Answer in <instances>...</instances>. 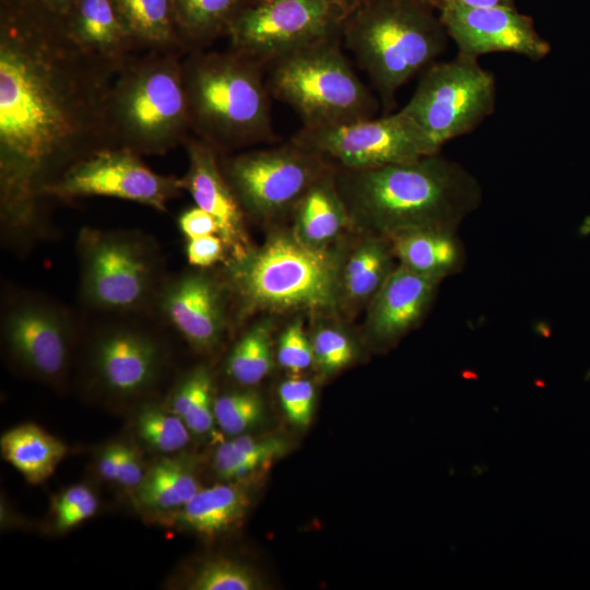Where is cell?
<instances>
[{
    "label": "cell",
    "mask_w": 590,
    "mask_h": 590,
    "mask_svg": "<svg viewBox=\"0 0 590 590\" xmlns=\"http://www.w3.org/2000/svg\"><path fill=\"white\" fill-rule=\"evenodd\" d=\"M496 83L476 59L433 62L400 109L424 133L436 153L448 141L474 130L495 109Z\"/></svg>",
    "instance_id": "cell-9"
},
{
    "label": "cell",
    "mask_w": 590,
    "mask_h": 590,
    "mask_svg": "<svg viewBox=\"0 0 590 590\" xmlns=\"http://www.w3.org/2000/svg\"><path fill=\"white\" fill-rule=\"evenodd\" d=\"M184 145L188 156L187 172L180 177L184 191L216 221L228 259L244 257L252 248L246 214L222 172L219 151L194 134Z\"/></svg>",
    "instance_id": "cell-18"
},
{
    "label": "cell",
    "mask_w": 590,
    "mask_h": 590,
    "mask_svg": "<svg viewBox=\"0 0 590 590\" xmlns=\"http://www.w3.org/2000/svg\"><path fill=\"white\" fill-rule=\"evenodd\" d=\"M310 341L314 363L326 373L340 370L354 358V345L340 329L320 327Z\"/></svg>",
    "instance_id": "cell-35"
},
{
    "label": "cell",
    "mask_w": 590,
    "mask_h": 590,
    "mask_svg": "<svg viewBox=\"0 0 590 590\" xmlns=\"http://www.w3.org/2000/svg\"><path fill=\"white\" fill-rule=\"evenodd\" d=\"M187 260L193 268L208 269L225 261L226 246L217 234L186 239Z\"/></svg>",
    "instance_id": "cell-38"
},
{
    "label": "cell",
    "mask_w": 590,
    "mask_h": 590,
    "mask_svg": "<svg viewBox=\"0 0 590 590\" xmlns=\"http://www.w3.org/2000/svg\"><path fill=\"white\" fill-rule=\"evenodd\" d=\"M355 0H255L231 23L229 49L262 64L340 36Z\"/></svg>",
    "instance_id": "cell-10"
},
{
    "label": "cell",
    "mask_w": 590,
    "mask_h": 590,
    "mask_svg": "<svg viewBox=\"0 0 590 590\" xmlns=\"http://www.w3.org/2000/svg\"><path fill=\"white\" fill-rule=\"evenodd\" d=\"M264 67L232 49L182 58L192 134L220 154L275 141Z\"/></svg>",
    "instance_id": "cell-3"
},
{
    "label": "cell",
    "mask_w": 590,
    "mask_h": 590,
    "mask_svg": "<svg viewBox=\"0 0 590 590\" xmlns=\"http://www.w3.org/2000/svg\"><path fill=\"white\" fill-rule=\"evenodd\" d=\"M421 1L429 3L430 5L435 7L437 10H439L442 4V0H421Z\"/></svg>",
    "instance_id": "cell-45"
},
{
    "label": "cell",
    "mask_w": 590,
    "mask_h": 590,
    "mask_svg": "<svg viewBox=\"0 0 590 590\" xmlns=\"http://www.w3.org/2000/svg\"><path fill=\"white\" fill-rule=\"evenodd\" d=\"M341 35L273 62L268 87L291 106L304 127H324L374 117L378 103L344 55Z\"/></svg>",
    "instance_id": "cell-7"
},
{
    "label": "cell",
    "mask_w": 590,
    "mask_h": 590,
    "mask_svg": "<svg viewBox=\"0 0 590 590\" xmlns=\"http://www.w3.org/2000/svg\"><path fill=\"white\" fill-rule=\"evenodd\" d=\"M281 438H256L245 434L221 442L213 457V469L225 482H238L263 472L276 458L285 453Z\"/></svg>",
    "instance_id": "cell-29"
},
{
    "label": "cell",
    "mask_w": 590,
    "mask_h": 590,
    "mask_svg": "<svg viewBox=\"0 0 590 590\" xmlns=\"http://www.w3.org/2000/svg\"><path fill=\"white\" fill-rule=\"evenodd\" d=\"M229 298L224 278L197 268L164 280L153 305L192 349L206 353L226 331Z\"/></svg>",
    "instance_id": "cell-16"
},
{
    "label": "cell",
    "mask_w": 590,
    "mask_h": 590,
    "mask_svg": "<svg viewBox=\"0 0 590 590\" xmlns=\"http://www.w3.org/2000/svg\"><path fill=\"white\" fill-rule=\"evenodd\" d=\"M177 225L186 239L211 234L219 235V225L214 217L198 205L181 212L177 219Z\"/></svg>",
    "instance_id": "cell-40"
},
{
    "label": "cell",
    "mask_w": 590,
    "mask_h": 590,
    "mask_svg": "<svg viewBox=\"0 0 590 590\" xmlns=\"http://www.w3.org/2000/svg\"><path fill=\"white\" fill-rule=\"evenodd\" d=\"M446 0H442V2ZM471 7H515L514 0H451Z\"/></svg>",
    "instance_id": "cell-43"
},
{
    "label": "cell",
    "mask_w": 590,
    "mask_h": 590,
    "mask_svg": "<svg viewBox=\"0 0 590 590\" xmlns=\"http://www.w3.org/2000/svg\"><path fill=\"white\" fill-rule=\"evenodd\" d=\"M271 323H255L235 343L225 362L229 378L241 386L259 384L272 367Z\"/></svg>",
    "instance_id": "cell-31"
},
{
    "label": "cell",
    "mask_w": 590,
    "mask_h": 590,
    "mask_svg": "<svg viewBox=\"0 0 590 590\" xmlns=\"http://www.w3.org/2000/svg\"><path fill=\"white\" fill-rule=\"evenodd\" d=\"M145 473L137 449L126 442H120L116 483L135 489L143 481Z\"/></svg>",
    "instance_id": "cell-39"
},
{
    "label": "cell",
    "mask_w": 590,
    "mask_h": 590,
    "mask_svg": "<svg viewBox=\"0 0 590 590\" xmlns=\"http://www.w3.org/2000/svg\"><path fill=\"white\" fill-rule=\"evenodd\" d=\"M260 583L246 566L229 558L202 563L186 583L189 590H255Z\"/></svg>",
    "instance_id": "cell-34"
},
{
    "label": "cell",
    "mask_w": 590,
    "mask_h": 590,
    "mask_svg": "<svg viewBox=\"0 0 590 590\" xmlns=\"http://www.w3.org/2000/svg\"><path fill=\"white\" fill-rule=\"evenodd\" d=\"M61 15L70 39L88 54L123 62L140 52L110 0H75Z\"/></svg>",
    "instance_id": "cell-20"
},
{
    "label": "cell",
    "mask_w": 590,
    "mask_h": 590,
    "mask_svg": "<svg viewBox=\"0 0 590 590\" xmlns=\"http://www.w3.org/2000/svg\"><path fill=\"white\" fill-rule=\"evenodd\" d=\"M438 13L458 55L477 60L491 52H512L541 60L551 51L533 20L515 7H471L446 0Z\"/></svg>",
    "instance_id": "cell-15"
},
{
    "label": "cell",
    "mask_w": 590,
    "mask_h": 590,
    "mask_svg": "<svg viewBox=\"0 0 590 590\" xmlns=\"http://www.w3.org/2000/svg\"><path fill=\"white\" fill-rule=\"evenodd\" d=\"M182 191L180 178L155 173L142 156L116 146L99 150L74 164L45 190L44 197H109L165 212L167 203Z\"/></svg>",
    "instance_id": "cell-13"
},
{
    "label": "cell",
    "mask_w": 590,
    "mask_h": 590,
    "mask_svg": "<svg viewBox=\"0 0 590 590\" xmlns=\"http://www.w3.org/2000/svg\"><path fill=\"white\" fill-rule=\"evenodd\" d=\"M135 429L143 442L162 453H174L184 449L192 433L177 414L156 404L142 406L135 416Z\"/></svg>",
    "instance_id": "cell-32"
},
{
    "label": "cell",
    "mask_w": 590,
    "mask_h": 590,
    "mask_svg": "<svg viewBox=\"0 0 590 590\" xmlns=\"http://www.w3.org/2000/svg\"><path fill=\"white\" fill-rule=\"evenodd\" d=\"M4 346L31 375L57 381L67 371L74 342V320L67 309L39 295L7 305L1 319Z\"/></svg>",
    "instance_id": "cell-14"
},
{
    "label": "cell",
    "mask_w": 590,
    "mask_h": 590,
    "mask_svg": "<svg viewBox=\"0 0 590 590\" xmlns=\"http://www.w3.org/2000/svg\"><path fill=\"white\" fill-rule=\"evenodd\" d=\"M220 165L246 216L260 221L293 212L308 188L334 166L292 140L220 154Z\"/></svg>",
    "instance_id": "cell-11"
},
{
    "label": "cell",
    "mask_w": 590,
    "mask_h": 590,
    "mask_svg": "<svg viewBox=\"0 0 590 590\" xmlns=\"http://www.w3.org/2000/svg\"><path fill=\"white\" fill-rule=\"evenodd\" d=\"M390 240L365 235L343 261L340 280L341 304H369L391 272L394 263Z\"/></svg>",
    "instance_id": "cell-24"
},
{
    "label": "cell",
    "mask_w": 590,
    "mask_h": 590,
    "mask_svg": "<svg viewBox=\"0 0 590 590\" xmlns=\"http://www.w3.org/2000/svg\"><path fill=\"white\" fill-rule=\"evenodd\" d=\"M389 240L400 266L439 282L460 273L467 262L465 247L457 229H412Z\"/></svg>",
    "instance_id": "cell-21"
},
{
    "label": "cell",
    "mask_w": 590,
    "mask_h": 590,
    "mask_svg": "<svg viewBox=\"0 0 590 590\" xmlns=\"http://www.w3.org/2000/svg\"><path fill=\"white\" fill-rule=\"evenodd\" d=\"M278 361L292 374H298L314 363L311 341L307 338L300 320L292 322L281 334Z\"/></svg>",
    "instance_id": "cell-37"
},
{
    "label": "cell",
    "mask_w": 590,
    "mask_h": 590,
    "mask_svg": "<svg viewBox=\"0 0 590 590\" xmlns=\"http://www.w3.org/2000/svg\"><path fill=\"white\" fill-rule=\"evenodd\" d=\"M335 167L368 169L415 161L434 151L424 133L400 110L324 127H302L291 139Z\"/></svg>",
    "instance_id": "cell-12"
},
{
    "label": "cell",
    "mask_w": 590,
    "mask_h": 590,
    "mask_svg": "<svg viewBox=\"0 0 590 590\" xmlns=\"http://www.w3.org/2000/svg\"><path fill=\"white\" fill-rule=\"evenodd\" d=\"M80 296L90 308L130 314L154 304L164 279L154 241L135 231L83 227L76 239Z\"/></svg>",
    "instance_id": "cell-8"
},
{
    "label": "cell",
    "mask_w": 590,
    "mask_h": 590,
    "mask_svg": "<svg viewBox=\"0 0 590 590\" xmlns=\"http://www.w3.org/2000/svg\"><path fill=\"white\" fill-rule=\"evenodd\" d=\"M343 260L327 247L276 231L239 259L225 262L224 281L238 319L258 311L327 312L341 305Z\"/></svg>",
    "instance_id": "cell-4"
},
{
    "label": "cell",
    "mask_w": 590,
    "mask_h": 590,
    "mask_svg": "<svg viewBox=\"0 0 590 590\" xmlns=\"http://www.w3.org/2000/svg\"><path fill=\"white\" fill-rule=\"evenodd\" d=\"M120 442H111L104 447L97 459V471L107 482L116 483Z\"/></svg>",
    "instance_id": "cell-42"
},
{
    "label": "cell",
    "mask_w": 590,
    "mask_h": 590,
    "mask_svg": "<svg viewBox=\"0 0 590 590\" xmlns=\"http://www.w3.org/2000/svg\"><path fill=\"white\" fill-rule=\"evenodd\" d=\"M182 54L148 50L131 56L108 98L113 146L140 156L163 155L192 134L182 75Z\"/></svg>",
    "instance_id": "cell-6"
},
{
    "label": "cell",
    "mask_w": 590,
    "mask_h": 590,
    "mask_svg": "<svg viewBox=\"0 0 590 590\" xmlns=\"http://www.w3.org/2000/svg\"><path fill=\"white\" fill-rule=\"evenodd\" d=\"M97 509L98 498L95 493H93L63 514L54 516L55 530L58 532H67L85 520L92 518Z\"/></svg>",
    "instance_id": "cell-41"
},
{
    "label": "cell",
    "mask_w": 590,
    "mask_h": 590,
    "mask_svg": "<svg viewBox=\"0 0 590 590\" xmlns=\"http://www.w3.org/2000/svg\"><path fill=\"white\" fill-rule=\"evenodd\" d=\"M213 379L205 365L187 373L173 390L168 409L186 423L192 435H206L215 423Z\"/></svg>",
    "instance_id": "cell-30"
},
{
    "label": "cell",
    "mask_w": 590,
    "mask_h": 590,
    "mask_svg": "<svg viewBox=\"0 0 590 590\" xmlns=\"http://www.w3.org/2000/svg\"><path fill=\"white\" fill-rule=\"evenodd\" d=\"M334 172L335 166L319 177L293 211V232L308 245L327 247L350 224L335 185Z\"/></svg>",
    "instance_id": "cell-23"
},
{
    "label": "cell",
    "mask_w": 590,
    "mask_h": 590,
    "mask_svg": "<svg viewBox=\"0 0 590 590\" xmlns=\"http://www.w3.org/2000/svg\"><path fill=\"white\" fill-rule=\"evenodd\" d=\"M243 0H173L177 38L186 54L204 50L244 8Z\"/></svg>",
    "instance_id": "cell-27"
},
{
    "label": "cell",
    "mask_w": 590,
    "mask_h": 590,
    "mask_svg": "<svg viewBox=\"0 0 590 590\" xmlns=\"http://www.w3.org/2000/svg\"><path fill=\"white\" fill-rule=\"evenodd\" d=\"M435 7L421 0H355L341 27L345 48L388 114L396 94L435 62L449 36Z\"/></svg>",
    "instance_id": "cell-5"
},
{
    "label": "cell",
    "mask_w": 590,
    "mask_h": 590,
    "mask_svg": "<svg viewBox=\"0 0 590 590\" xmlns=\"http://www.w3.org/2000/svg\"><path fill=\"white\" fill-rule=\"evenodd\" d=\"M19 3L0 26V219L5 239L22 247L48 233L45 190L81 160L114 148L107 104L126 61L82 50L61 13Z\"/></svg>",
    "instance_id": "cell-1"
},
{
    "label": "cell",
    "mask_w": 590,
    "mask_h": 590,
    "mask_svg": "<svg viewBox=\"0 0 590 590\" xmlns=\"http://www.w3.org/2000/svg\"><path fill=\"white\" fill-rule=\"evenodd\" d=\"M279 399L291 423L298 427L309 425L316 399L311 381L299 377L285 379L279 387Z\"/></svg>",
    "instance_id": "cell-36"
},
{
    "label": "cell",
    "mask_w": 590,
    "mask_h": 590,
    "mask_svg": "<svg viewBox=\"0 0 590 590\" xmlns=\"http://www.w3.org/2000/svg\"><path fill=\"white\" fill-rule=\"evenodd\" d=\"M91 347V369L107 392L133 397L150 389L160 377L163 349L144 329L114 324L101 331Z\"/></svg>",
    "instance_id": "cell-17"
},
{
    "label": "cell",
    "mask_w": 590,
    "mask_h": 590,
    "mask_svg": "<svg viewBox=\"0 0 590 590\" xmlns=\"http://www.w3.org/2000/svg\"><path fill=\"white\" fill-rule=\"evenodd\" d=\"M200 488L191 460L164 457L145 473L143 481L135 488V499L146 510L175 514Z\"/></svg>",
    "instance_id": "cell-26"
},
{
    "label": "cell",
    "mask_w": 590,
    "mask_h": 590,
    "mask_svg": "<svg viewBox=\"0 0 590 590\" xmlns=\"http://www.w3.org/2000/svg\"><path fill=\"white\" fill-rule=\"evenodd\" d=\"M334 178L350 224L387 239L420 228L458 229L483 200L477 178L439 153L368 169L335 167Z\"/></svg>",
    "instance_id": "cell-2"
},
{
    "label": "cell",
    "mask_w": 590,
    "mask_h": 590,
    "mask_svg": "<svg viewBox=\"0 0 590 590\" xmlns=\"http://www.w3.org/2000/svg\"><path fill=\"white\" fill-rule=\"evenodd\" d=\"M441 282L400 264L367 305L365 330L380 346H390L414 330L429 311Z\"/></svg>",
    "instance_id": "cell-19"
},
{
    "label": "cell",
    "mask_w": 590,
    "mask_h": 590,
    "mask_svg": "<svg viewBox=\"0 0 590 590\" xmlns=\"http://www.w3.org/2000/svg\"><path fill=\"white\" fill-rule=\"evenodd\" d=\"M264 405L253 390L244 389L226 392L214 399L215 423L228 436H238L261 422Z\"/></svg>",
    "instance_id": "cell-33"
},
{
    "label": "cell",
    "mask_w": 590,
    "mask_h": 590,
    "mask_svg": "<svg viewBox=\"0 0 590 590\" xmlns=\"http://www.w3.org/2000/svg\"><path fill=\"white\" fill-rule=\"evenodd\" d=\"M37 1L54 11L64 13L75 0H34Z\"/></svg>",
    "instance_id": "cell-44"
},
{
    "label": "cell",
    "mask_w": 590,
    "mask_h": 590,
    "mask_svg": "<svg viewBox=\"0 0 590 590\" xmlns=\"http://www.w3.org/2000/svg\"><path fill=\"white\" fill-rule=\"evenodd\" d=\"M250 506L246 488L225 482L200 488L177 512L176 521L203 538H215L239 524Z\"/></svg>",
    "instance_id": "cell-22"
},
{
    "label": "cell",
    "mask_w": 590,
    "mask_h": 590,
    "mask_svg": "<svg viewBox=\"0 0 590 590\" xmlns=\"http://www.w3.org/2000/svg\"><path fill=\"white\" fill-rule=\"evenodd\" d=\"M138 51L177 50L173 0H110Z\"/></svg>",
    "instance_id": "cell-28"
},
{
    "label": "cell",
    "mask_w": 590,
    "mask_h": 590,
    "mask_svg": "<svg viewBox=\"0 0 590 590\" xmlns=\"http://www.w3.org/2000/svg\"><path fill=\"white\" fill-rule=\"evenodd\" d=\"M2 458L33 485L50 477L67 455V446L42 427L21 424L0 438Z\"/></svg>",
    "instance_id": "cell-25"
}]
</instances>
